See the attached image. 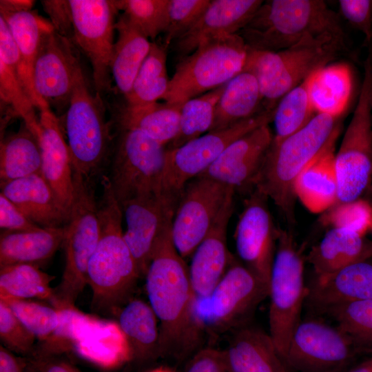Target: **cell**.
<instances>
[{
    "label": "cell",
    "mask_w": 372,
    "mask_h": 372,
    "mask_svg": "<svg viewBox=\"0 0 372 372\" xmlns=\"http://www.w3.org/2000/svg\"><path fill=\"white\" fill-rule=\"evenodd\" d=\"M39 140L23 123L19 130L1 141L0 181H9L41 173Z\"/></svg>",
    "instance_id": "8d00e7d4"
},
{
    "label": "cell",
    "mask_w": 372,
    "mask_h": 372,
    "mask_svg": "<svg viewBox=\"0 0 372 372\" xmlns=\"http://www.w3.org/2000/svg\"><path fill=\"white\" fill-rule=\"evenodd\" d=\"M371 94L372 50L364 63V78L358 103L335 154L338 203L360 199L372 180Z\"/></svg>",
    "instance_id": "30bf717a"
},
{
    "label": "cell",
    "mask_w": 372,
    "mask_h": 372,
    "mask_svg": "<svg viewBox=\"0 0 372 372\" xmlns=\"http://www.w3.org/2000/svg\"><path fill=\"white\" fill-rule=\"evenodd\" d=\"M18 360L7 348L0 347V372H23Z\"/></svg>",
    "instance_id": "db71d44e"
},
{
    "label": "cell",
    "mask_w": 372,
    "mask_h": 372,
    "mask_svg": "<svg viewBox=\"0 0 372 372\" xmlns=\"http://www.w3.org/2000/svg\"><path fill=\"white\" fill-rule=\"evenodd\" d=\"M360 349L338 327L316 320L302 321L296 328L286 362L299 372L347 370Z\"/></svg>",
    "instance_id": "2e32d148"
},
{
    "label": "cell",
    "mask_w": 372,
    "mask_h": 372,
    "mask_svg": "<svg viewBox=\"0 0 372 372\" xmlns=\"http://www.w3.org/2000/svg\"><path fill=\"white\" fill-rule=\"evenodd\" d=\"M262 0H211L196 23L175 41L180 58L210 40L237 34L249 22Z\"/></svg>",
    "instance_id": "603a6c76"
},
{
    "label": "cell",
    "mask_w": 372,
    "mask_h": 372,
    "mask_svg": "<svg viewBox=\"0 0 372 372\" xmlns=\"http://www.w3.org/2000/svg\"><path fill=\"white\" fill-rule=\"evenodd\" d=\"M318 309H327L349 302L372 300V265L362 261L335 273L316 276L307 298Z\"/></svg>",
    "instance_id": "83f0119b"
},
{
    "label": "cell",
    "mask_w": 372,
    "mask_h": 372,
    "mask_svg": "<svg viewBox=\"0 0 372 372\" xmlns=\"http://www.w3.org/2000/svg\"><path fill=\"white\" fill-rule=\"evenodd\" d=\"M183 104L153 103L145 105L126 106L118 116L121 129L138 130L167 147L179 131Z\"/></svg>",
    "instance_id": "e575fe53"
},
{
    "label": "cell",
    "mask_w": 372,
    "mask_h": 372,
    "mask_svg": "<svg viewBox=\"0 0 372 372\" xmlns=\"http://www.w3.org/2000/svg\"><path fill=\"white\" fill-rule=\"evenodd\" d=\"M237 34L249 49L269 52L325 34L347 37L339 14L323 0L263 1Z\"/></svg>",
    "instance_id": "277c9868"
},
{
    "label": "cell",
    "mask_w": 372,
    "mask_h": 372,
    "mask_svg": "<svg viewBox=\"0 0 372 372\" xmlns=\"http://www.w3.org/2000/svg\"><path fill=\"white\" fill-rule=\"evenodd\" d=\"M350 52L347 37L325 34L307 38L276 51L248 48L242 71L256 79L265 109H274L280 99L318 69Z\"/></svg>",
    "instance_id": "5b68a950"
},
{
    "label": "cell",
    "mask_w": 372,
    "mask_h": 372,
    "mask_svg": "<svg viewBox=\"0 0 372 372\" xmlns=\"http://www.w3.org/2000/svg\"><path fill=\"white\" fill-rule=\"evenodd\" d=\"M0 338L10 351L23 355L32 353L36 338L2 300H0Z\"/></svg>",
    "instance_id": "c3c4849f"
},
{
    "label": "cell",
    "mask_w": 372,
    "mask_h": 372,
    "mask_svg": "<svg viewBox=\"0 0 372 372\" xmlns=\"http://www.w3.org/2000/svg\"><path fill=\"white\" fill-rule=\"evenodd\" d=\"M5 301L25 327L41 342L54 332L59 322L56 308L29 300L14 298Z\"/></svg>",
    "instance_id": "f6af8a7d"
},
{
    "label": "cell",
    "mask_w": 372,
    "mask_h": 372,
    "mask_svg": "<svg viewBox=\"0 0 372 372\" xmlns=\"http://www.w3.org/2000/svg\"><path fill=\"white\" fill-rule=\"evenodd\" d=\"M98 214L100 236L88 264L87 282L92 291V308L112 311L125 302L141 274L125 240L123 212L107 176H103Z\"/></svg>",
    "instance_id": "3957f363"
},
{
    "label": "cell",
    "mask_w": 372,
    "mask_h": 372,
    "mask_svg": "<svg viewBox=\"0 0 372 372\" xmlns=\"http://www.w3.org/2000/svg\"><path fill=\"white\" fill-rule=\"evenodd\" d=\"M268 296L269 287L234 258L207 296L195 297V324L200 333H220L240 327Z\"/></svg>",
    "instance_id": "4fadbf2b"
},
{
    "label": "cell",
    "mask_w": 372,
    "mask_h": 372,
    "mask_svg": "<svg viewBox=\"0 0 372 372\" xmlns=\"http://www.w3.org/2000/svg\"><path fill=\"white\" fill-rule=\"evenodd\" d=\"M185 372H228L223 351L213 347L198 350L190 360Z\"/></svg>",
    "instance_id": "816d5d0a"
},
{
    "label": "cell",
    "mask_w": 372,
    "mask_h": 372,
    "mask_svg": "<svg viewBox=\"0 0 372 372\" xmlns=\"http://www.w3.org/2000/svg\"><path fill=\"white\" fill-rule=\"evenodd\" d=\"M325 312L338 323L362 351L372 349V300L349 302L333 307Z\"/></svg>",
    "instance_id": "b9f144b4"
},
{
    "label": "cell",
    "mask_w": 372,
    "mask_h": 372,
    "mask_svg": "<svg viewBox=\"0 0 372 372\" xmlns=\"http://www.w3.org/2000/svg\"><path fill=\"white\" fill-rule=\"evenodd\" d=\"M309 96L316 114L341 117L349 102L353 78L344 63H332L307 77Z\"/></svg>",
    "instance_id": "d6a6232c"
},
{
    "label": "cell",
    "mask_w": 372,
    "mask_h": 372,
    "mask_svg": "<svg viewBox=\"0 0 372 372\" xmlns=\"http://www.w3.org/2000/svg\"><path fill=\"white\" fill-rule=\"evenodd\" d=\"M72 351L96 366L110 370L134 360L131 346L118 322L84 313L75 316Z\"/></svg>",
    "instance_id": "ffe728a7"
},
{
    "label": "cell",
    "mask_w": 372,
    "mask_h": 372,
    "mask_svg": "<svg viewBox=\"0 0 372 372\" xmlns=\"http://www.w3.org/2000/svg\"><path fill=\"white\" fill-rule=\"evenodd\" d=\"M269 126H260L231 143L200 176L236 190L253 189L254 180L273 141Z\"/></svg>",
    "instance_id": "44dd1931"
},
{
    "label": "cell",
    "mask_w": 372,
    "mask_h": 372,
    "mask_svg": "<svg viewBox=\"0 0 372 372\" xmlns=\"http://www.w3.org/2000/svg\"><path fill=\"white\" fill-rule=\"evenodd\" d=\"M234 196L228 198L210 231L191 256L189 276L196 298L207 296L234 260L227 244V229L234 209Z\"/></svg>",
    "instance_id": "cb8c5ba5"
},
{
    "label": "cell",
    "mask_w": 372,
    "mask_h": 372,
    "mask_svg": "<svg viewBox=\"0 0 372 372\" xmlns=\"http://www.w3.org/2000/svg\"><path fill=\"white\" fill-rule=\"evenodd\" d=\"M340 118L317 114L297 132L278 143L272 142L267 152L254 189L271 199L291 225L295 222V182L312 161L335 147Z\"/></svg>",
    "instance_id": "7a4b0ae2"
},
{
    "label": "cell",
    "mask_w": 372,
    "mask_h": 372,
    "mask_svg": "<svg viewBox=\"0 0 372 372\" xmlns=\"http://www.w3.org/2000/svg\"><path fill=\"white\" fill-rule=\"evenodd\" d=\"M346 372H372V356Z\"/></svg>",
    "instance_id": "11a10c76"
},
{
    "label": "cell",
    "mask_w": 372,
    "mask_h": 372,
    "mask_svg": "<svg viewBox=\"0 0 372 372\" xmlns=\"http://www.w3.org/2000/svg\"><path fill=\"white\" fill-rule=\"evenodd\" d=\"M30 363L32 372H80L70 363L52 356L34 355Z\"/></svg>",
    "instance_id": "f5cc1de1"
},
{
    "label": "cell",
    "mask_w": 372,
    "mask_h": 372,
    "mask_svg": "<svg viewBox=\"0 0 372 372\" xmlns=\"http://www.w3.org/2000/svg\"><path fill=\"white\" fill-rule=\"evenodd\" d=\"M210 0H168L165 46L188 31L198 20Z\"/></svg>",
    "instance_id": "bcb514c9"
},
{
    "label": "cell",
    "mask_w": 372,
    "mask_h": 372,
    "mask_svg": "<svg viewBox=\"0 0 372 372\" xmlns=\"http://www.w3.org/2000/svg\"><path fill=\"white\" fill-rule=\"evenodd\" d=\"M39 112L41 174L70 212L74 192L73 167L70 149L63 138L56 115L50 108Z\"/></svg>",
    "instance_id": "484cf974"
},
{
    "label": "cell",
    "mask_w": 372,
    "mask_h": 372,
    "mask_svg": "<svg viewBox=\"0 0 372 372\" xmlns=\"http://www.w3.org/2000/svg\"><path fill=\"white\" fill-rule=\"evenodd\" d=\"M0 227L1 230L10 231H30L41 228L1 193Z\"/></svg>",
    "instance_id": "f907efd6"
},
{
    "label": "cell",
    "mask_w": 372,
    "mask_h": 372,
    "mask_svg": "<svg viewBox=\"0 0 372 372\" xmlns=\"http://www.w3.org/2000/svg\"><path fill=\"white\" fill-rule=\"evenodd\" d=\"M322 217L324 225L363 234L372 225V208L368 201L338 203Z\"/></svg>",
    "instance_id": "7dc6e473"
},
{
    "label": "cell",
    "mask_w": 372,
    "mask_h": 372,
    "mask_svg": "<svg viewBox=\"0 0 372 372\" xmlns=\"http://www.w3.org/2000/svg\"><path fill=\"white\" fill-rule=\"evenodd\" d=\"M256 77L242 71L225 85L209 132L226 129L266 110Z\"/></svg>",
    "instance_id": "4dcf8cb0"
},
{
    "label": "cell",
    "mask_w": 372,
    "mask_h": 372,
    "mask_svg": "<svg viewBox=\"0 0 372 372\" xmlns=\"http://www.w3.org/2000/svg\"><path fill=\"white\" fill-rule=\"evenodd\" d=\"M226 84L192 99L183 105L178 133L167 145V149L178 147L202 136L204 132H209L216 105Z\"/></svg>",
    "instance_id": "60d3db41"
},
{
    "label": "cell",
    "mask_w": 372,
    "mask_h": 372,
    "mask_svg": "<svg viewBox=\"0 0 372 372\" xmlns=\"http://www.w3.org/2000/svg\"><path fill=\"white\" fill-rule=\"evenodd\" d=\"M120 206L126 222L125 240L141 276H145L156 244L164 230L172 225L176 207L161 194L132 198Z\"/></svg>",
    "instance_id": "d6986e66"
},
{
    "label": "cell",
    "mask_w": 372,
    "mask_h": 372,
    "mask_svg": "<svg viewBox=\"0 0 372 372\" xmlns=\"http://www.w3.org/2000/svg\"><path fill=\"white\" fill-rule=\"evenodd\" d=\"M34 3L26 0H1L0 17L6 21L19 51L27 94L40 112L50 107L34 90L33 68L43 39L54 28L51 22L31 10Z\"/></svg>",
    "instance_id": "7402d4cb"
},
{
    "label": "cell",
    "mask_w": 372,
    "mask_h": 372,
    "mask_svg": "<svg viewBox=\"0 0 372 372\" xmlns=\"http://www.w3.org/2000/svg\"><path fill=\"white\" fill-rule=\"evenodd\" d=\"M171 227L156 244L145 276V288L159 322L161 356L180 359L195 349L200 331L194 320L195 295L188 266L173 244Z\"/></svg>",
    "instance_id": "6da1fadb"
},
{
    "label": "cell",
    "mask_w": 372,
    "mask_h": 372,
    "mask_svg": "<svg viewBox=\"0 0 372 372\" xmlns=\"http://www.w3.org/2000/svg\"><path fill=\"white\" fill-rule=\"evenodd\" d=\"M0 96L14 114L19 116L25 125L40 140L41 128L35 114V107L26 94L15 72L0 60Z\"/></svg>",
    "instance_id": "ee69618b"
},
{
    "label": "cell",
    "mask_w": 372,
    "mask_h": 372,
    "mask_svg": "<svg viewBox=\"0 0 372 372\" xmlns=\"http://www.w3.org/2000/svg\"><path fill=\"white\" fill-rule=\"evenodd\" d=\"M65 127L73 171L92 182L106 162L110 130L100 95L90 92L83 72L73 89Z\"/></svg>",
    "instance_id": "8fae6325"
},
{
    "label": "cell",
    "mask_w": 372,
    "mask_h": 372,
    "mask_svg": "<svg viewBox=\"0 0 372 372\" xmlns=\"http://www.w3.org/2000/svg\"><path fill=\"white\" fill-rule=\"evenodd\" d=\"M118 10L115 1L68 0L54 25V30L90 61L99 95L110 86L109 73Z\"/></svg>",
    "instance_id": "ba28073f"
},
{
    "label": "cell",
    "mask_w": 372,
    "mask_h": 372,
    "mask_svg": "<svg viewBox=\"0 0 372 372\" xmlns=\"http://www.w3.org/2000/svg\"><path fill=\"white\" fill-rule=\"evenodd\" d=\"M334 149H329L312 161L295 182L296 196L311 212L321 213L338 203Z\"/></svg>",
    "instance_id": "1f68e13d"
},
{
    "label": "cell",
    "mask_w": 372,
    "mask_h": 372,
    "mask_svg": "<svg viewBox=\"0 0 372 372\" xmlns=\"http://www.w3.org/2000/svg\"><path fill=\"white\" fill-rule=\"evenodd\" d=\"M275 108L264 110L226 129L209 132L178 147L166 149L161 195L177 207L185 185L207 170L234 141L272 122Z\"/></svg>",
    "instance_id": "7c38bea8"
},
{
    "label": "cell",
    "mask_w": 372,
    "mask_h": 372,
    "mask_svg": "<svg viewBox=\"0 0 372 372\" xmlns=\"http://www.w3.org/2000/svg\"><path fill=\"white\" fill-rule=\"evenodd\" d=\"M64 234V227L20 231L2 230L0 268L20 264L38 267L63 245Z\"/></svg>",
    "instance_id": "f546056e"
},
{
    "label": "cell",
    "mask_w": 372,
    "mask_h": 372,
    "mask_svg": "<svg viewBox=\"0 0 372 372\" xmlns=\"http://www.w3.org/2000/svg\"><path fill=\"white\" fill-rule=\"evenodd\" d=\"M167 47L154 42L125 96L130 106L145 105L163 100L169 87L167 73Z\"/></svg>",
    "instance_id": "74e56055"
},
{
    "label": "cell",
    "mask_w": 372,
    "mask_h": 372,
    "mask_svg": "<svg viewBox=\"0 0 372 372\" xmlns=\"http://www.w3.org/2000/svg\"><path fill=\"white\" fill-rule=\"evenodd\" d=\"M268 198L256 189L245 200L234 233L241 263L269 288L278 229L267 205Z\"/></svg>",
    "instance_id": "e0dca14e"
},
{
    "label": "cell",
    "mask_w": 372,
    "mask_h": 372,
    "mask_svg": "<svg viewBox=\"0 0 372 372\" xmlns=\"http://www.w3.org/2000/svg\"><path fill=\"white\" fill-rule=\"evenodd\" d=\"M74 47L54 29L43 39L34 64V90L57 112L68 109L76 79L83 72Z\"/></svg>",
    "instance_id": "ac0fdd59"
},
{
    "label": "cell",
    "mask_w": 372,
    "mask_h": 372,
    "mask_svg": "<svg viewBox=\"0 0 372 372\" xmlns=\"http://www.w3.org/2000/svg\"><path fill=\"white\" fill-rule=\"evenodd\" d=\"M133 352L134 360L145 362L161 356L158 320L149 303L130 300L121 309L118 321Z\"/></svg>",
    "instance_id": "d590c367"
},
{
    "label": "cell",
    "mask_w": 372,
    "mask_h": 372,
    "mask_svg": "<svg viewBox=\"0 0 372 372\" xmlns=\"http://www.w3.org/2000/svg\"><path fill=\"white\" fill-rule=\"evenodd\" d=\"M311 102L307 78L285 94L278 101L273 121V143H278L297 132L316 115Z\"/></svg>",
    "instance_id": "ab89813d"
},
{
    "label": "cell",
    "mask_w": 372,
    "mask_h": 372,
    "mask_svg": "<svg viewBox=\"0 0 372 372\" xmlns=\"http://www.w3.org/2000/svg\"><path fill=\"white\" fill-rule=\"evenodd\" d=\"M307 295L303 258L293 236L290 230L278 229L268 296L269 333L285 362L292 335L301 322L302 305Z\"/></svg>",
    "instance_id": "9c48e42d"
},
{
    "label": "cell",
    "mask_w": 372,
    "mask_h": 372,
    "mask_svg": "<svg viewBox=\"0 0 372 372\" xmlns=\"http://www.w3.org/2000/svg\"><path fill=\"white\" fill-rule=\"evenodd\" d=\"M74 192L64 226L65 264L51 300L55 308L74 306L87 282V267L100 236L98 203L92 182L73 171Z\"/></svg>",
    "instance_id": "8992f818"
},
{
    "label": "cell",
    "mask_w": 372,
    "mask_h": 372,
    "mask_svg": "<svg viewBox=\"0 0 372 372\" xmlns=\"http://www.w3.org/2000/svg\"><path fill=\"white\" fill-rule=\"evenodd\" d=\"M148 372H175V371L169 368L159 366V367L154 368L149 371Z\"/></svg>",
    "instance_id": "9f6ffc18"
},
{
    "label": "cell",
    "mask_w": 372,
    "mask_h": 372,
    "mask_svg": "<svg viewBox=\"0 0 372 372\" xmlns=\"http://www.w3.org/2000/svg\"><path fill=\"white\" fill-rule=\"evenodd\" d=\"M1 194L42 228L62 227L70 212L41 173L1 182Z\"/></svg>",
    "instance_id": "d4e9b609"
},
{
    "label": "cell",
    "mask_w": 372,
    "mask_h": 372,
    "mask_svg": "<svg viewBox=\"0 0 372 372\" xmlns=\"http://www.w3.org/2000/svg\"><path fill=\"white\" fill-rule=\"evenodd\" d=\"M166 146L143 133L121 129L110 176L119 205L138 197L161 194Z\"/></svg>",
    "instance_id": "5bb4252c"
},
{
    "label": "cell",
    "mask_w": 372,
    "mask_h": 372,
    "mask_svg": "<svg viewBox=\"0 0 372 372\" xmlns=\"http://www.w3.org/2000/svg\"><path fill=\"white\" fill-rule=\"evenodd\" d=\"M339 15L372 42V0H339Z\"/></svg>",
    "instance_id": "681fc988"
},
{
    "label": "cell",
    "mask_w": 372,
    "mask_h": 372,
    "mask_svg": "<svg viewBox=\"0 0 372 372\" xmlns=\"http://www.w3.org/2000/svg\"><path fill=\"white\" fill-rule=\"evenodd\" d=\"M168 0H117L123 16L146 37L155 39L165 32Z\"/></svg>",
    "instance_id": "7bdbcfd3"
},
{
    "label": "cell",
    "mask_w": 372,
    "mask_h": 372,
    "mask_svg": "<svg viewBox=\"0 0 372 372\" xmlns=\"http://www.w3.org/2000/svg\"><path fill=\"white\" fill-rule=\"evenodd\" d=\"M116 30L118 34L112 51L110 72L118 91L125 96L130 92L152 43L123 15L116 23Z\"/></svg>",
    "instance_id": "836d02e7"
},
{
    "label": "cell",
    "mask_w": 372,
    "mask_h": 372,
    "mask_svg": "<svg viewBox=\"0 0 372 372\" xmlns=\"http://www.w3.org/2000/svg\"><path fill=\"white\" fill-rule=\"evenodd\" d=\"M228 372H289L269 333L240 326L223 351Z\"/></svg>",
    "instance_id": "4316f807"
},
{
    "label": "cell",
    "mask_w": 372,
    "mask_h": 372,
    "mask_svg": "<svg viewBox=\"0 0 372 372\" xmlns=\"http://www.w3.org/2000/svg\"><path fill=\"white\" fill-rule=\"evenodd\" d=\"M234 194L233 188L202 176L185 185L171 227L173 244L182 258L192 255Z\"/></svg>",
    "instance_id": "9a60e30c"
},
{
    "label": "cell",
    "mask_w": 372,
    "mask_h": 372,
    "mask_svg": "<svg viewBox=\"0 0 372 372\" xmlns=\"http://www.w3.org/2000/svg\"><path fill=\"white\" fill-rule=\"evenodd\" d=\"M372 257V241L349 229L333 227L307 256L316 276L335 273Z\"/></svg>",
    "instance_id": "f1b7e54d"
},
{
    "label": "cell",
    "mask_w": 372,
    "mask_h": 372,
    "mask_svg": "<svg viewBox=\"0 0 372 372\" xmlns=\"http://www.w3.org/2000/svg\"><path fill=\"white\" fill-rule=\"evenodd\" d=\"M371 105H372V94H371Z\"/></svg>",
    "instance_id": "91938a15"
},
{
    "label": "cell",
    "mask_w": 372,
    "mask_h": 372,
    "mask_svg": "<svg viewBox=\"0 0 372 372\" xmlns=\"http://www.w3.org/2000/svg\"><path fill=\"white\" fill-rule=\"evenodd\" d=\"M247 54L248 48L238 34L202 43L176 65L163 100L184 104L227 83L242 72Z\"/></svg>",
    "instance_id": "52a82bcc"
},
{
    "label": "cell",
    "mask_w": 372,
    "mask_h": 372,
    "mask_svg": "<svg viewBox=\"0 0 372 372\" xmlns=\"http://www.w3.org/2000/svg\"><path fill=\"white\" fill-rule=\"evenodd\" d=\"M369 352H372V349L369 351Z\"/></svg>",
    "instance_id": "94428289"
},
{
    "label": "cell",
    "mask_w": 372,
    "mask_h": 372,
    "mask_svg": "<svg viewBox=\"0 0 372 372\" xmlns=\"http://www.w3.org/2000/svg\"><path fill=\"white\" fill-rule=\"evenodd\" d=\"M55 277L37 266L20 264L0 268V299L52 300L54 289L50 282Z\"/></svg>",
    "instance_id": "f35d334b"
},
{
    "label": "cell",
    "mask_w": 372,
    "mask_h": 372,
    "mask_svg": "<svg viewBox=\"0 0 372 372\" xmlns=\"http://www.w3.org/2000/svg\"><path fill=\"white\" fill-rule=\"evenodd\" d=\"M366 195L368 197V198L369 199L370 202L372 203V180H371V184L369 185V187L367 192H366Z\"/></svg>",
    "instance_id": "6f0895ef"
},
{
    "label": "cell",
    "mask_w": 372,
    "mask_h": 372,
    "mask_svg": "<svg viewBox=\"0 0 372 372\" xmlns=\"http://www.w3.org/2000/svg\"><path fill=\"white\" fill-rule=\"evenodd\" d=\"M347 370H342V371H334V372H346Z\"/></svg>",
    "instance_id": "680465c9"
}]
</instances>
